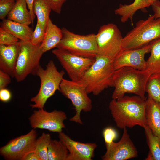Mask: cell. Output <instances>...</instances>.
I'll return each instance as SVG.
<instances>
[{"label": "cell", "mask_w": 160, "mask_h": 160, "mask_svg": "<svg viewBox=\"0 0 160 160\" xmlns=\"http://www.w3.org/2000/svg\"><path fill=\"white\" fill-rule=\"evenodd\" d=\"M158 39H160V18L150 15L146 19L138 21L135 27L123 37L122 50L140 48Z\"/></svg>", "instance_id": "4"}, {"label": "cell", "mask_w": 160, "mask_h": 160, "mask_svg": "<svg viewBox=\"0 0 160 160\" xmlns=\"http://www.w3.org/2000/svg\"><path fill=\"white\" fill-rule=\"evenodd\" d=\"M157 0H151V1H152V4H153L154 2H155Z\"/></svg>", "instance_id": "38"}, {"label": "cell", "mask_w": 160, "mask_h": 160, "mask_svg": "<svg viewBox=\"0 0 160 160\" xmlns=\"http://www.w3.org/2000/svg\"><path fill=\"white\" fill-rule=\"evenodd\" d=\"M96 37L97 55L113 60L122 50L123 37L118 26L113 23L104 25L100 28Z\"/></svg>", "instance_id": "9"}, {"label": "cell", "mask_w": 160, "mask_h": 160, "mask_svg": "<svg viewBox=\"0 0 160 160\" xmlns=\"http://www.w3.org/2000/svg\"><path fill=\"white\" fill-rule=\"evenodd\" d=\"M45 31L46 30L37 22L35 29L31 36V42L35 45L41 44L44 38Z\"/></svg>", "instance_id": "29"}, {"label": "cell", "mask_w": 160, "mask_h": 160, "mask_svg": "<svg viewBox=\"0 0 160 160\" xmlns=\"http://www.w3.org/2000/svg\"><path fill=\"white\" fill-rule=\"evenodd\" d=\"M50 6L52 11L57 14L61 11L63 4L67 0H46Z\"/></svg>", "instance_id": "32"}, {"label": "cell", "mask_w": 160, "mask_h": 160, "mask_svg": "<svg viewBox=\"0 0 160 160\" xmlns=\"http://www.w3.org/2000/svg\"><path fill=\"white\" fill-rule=\"evenodd\" d=\"M61 30L62 38L57 46V48L83 57L95 58L97 55L96 34L79 35L65 28H63Z\"/></svg>", "instance_id": "6"}, {"label": "cell", "mask_w": 160, "mask_h": 160, "mask_svg": "<svg viewBox=\"0 0 160 160\" xmlns=\"http://www.w3.org/2000/svg\"><path fill=\"white\" fill-rule=\"evenodd\" d=\"M155 18H160V1L157 0L151 5Z\"/></svg>", "instance_id": "35"}, {"label": "cell", "mask_w": 160, "mask_h": 160, "mask_svg": "<svg viewBox=\"0 0 160 160\" xmlns=\"http://www.w3.org/2000/svg\"><path fill=\"white\" fill-rule=\"evenodd\" d=\"M145 117L148 126L160 139V106L149 97L146 101Z\"/></svg>", "instance_id": "17"}, {"label": "cell", "mask_w": 160, "mask_h": 160, "mask_svg": "<svg viewBox=\"0 0 160 160\" xmlns=\"http://www.w3.org/2000/svg\"><path fill=\"white\" fill-rule=\"evenodd\" d=\"M1 27L23 41H30L33 32L32 28L29 25L7 19L2 20Z\"/></svg>", "instance_id": "20"}, {"label": "cell", "mask_w": 160, "mask_h": 160, "mask_svg": "<svg viewBox=\"0 0 160 160\" xmlns=\"http://www.w3.org/2000/svg\"><path fill=\"white\" fill-rule=\"evenodd\" d=\"M151 54L146 61V70L150 76L160 73V39L154 40L150 43Z\"/></svg>", "instance_id": "22"}, {"label": "cell", "mask_w": 160, "mask_h": 160, "mask_svg": "<svg viewBox=\"0 0 160 160\" xmlns=\"http://www.w3.org/2000/svg\"><path fill=\"white\" fill-rule=\"evenodd\" d=\"M146 100L138 95L124 96L118 100L112 99L109 108L117 126L123 129L139 125L148 127L145 117Z\"/></svg>", "instance_id": "1"}, {"label": "cell", "mask_w": 160, "mask_h": 160, "mask_svg": "<svg viewBox=\"0 0 160 160\" xmlns=\"http://www.w3.org/2000/svg\"><path fill=\"white\" fill-rule=\"evenodd\" d=\"M151 0H135L132 4H120L118 8L114 11L115 14L121 17V21L125 23L130 20L133 25V18L136 12L140 9L148 8L152 4Z\"/></svg>", "instance_id": "18"}, {"label": "cell", "mask_w": 160, "mask_h": 160, "mask_svg": "<svg viewBox=\"0 0 160 160\" xmlns=\"http://www.w3.org/2000/svg\"><path fill=\"white\" fill-rule=\"evenodd\" d=\"M60 140L67 147L69 153L67 160H92L97 147L95 143L74 141L63 132L58 133Z\"/></svg>", "instance_id": "15"}, {"label": "cell", "mask_w": 160, "mask_h": 160, "mask_svg": "<svg viewBox=\"0 0 160 160\" xmlns=\"http://www.w3.org/2000/svg\"><path fill=\"white\" fill-rule=\"evenodd\" d=\"M65 74L63 71H59L53 61L50 60L44 69L40 65L36 75L40 78L41 84L39 90L31 101L33 104L30 105L33 108H44L47 100L57 90H60V85Z\"/></svg>", "instance_id": "5"}, {"label": "cell", "mask_w": 160, "mask_h": 160, "mask_svg": "<svg viewBox=\"0 0 160 160\" xmlns=\"http://www.w3.org/2000/svg\"><path fill=\"white\" fill-rule=\"evenodd\" d=\"M19 42L20 51L15 76L18 82L23 81L29 74L36 75L44 53L41 44L35 45L30 41Z\"/></svg>", "instance_id": "7"}, {"label": "cell", "mask_w": 160, "mask_h": 160, "mask_svg": "<svg viewBox=\"0 0 160 160\" xmlns=\"http://www.w3.org/2000/svg\"><path fill=\"white\" fill-rule=\"evenodd\" d=\"M12 97V95L9 90L6 88L0 89V100L4 102L9 101Z\"/></svg>", "instance_id": "34"}, {"label": "cell", "mask_w": 160, "mask_h": 160, "mask_svg": "<svg viewBox=\"0 0 160 160\" xmlns=\"http://www.w3.org/2000/svg\"><path fill=\"white\" fill-rule=\"evenodd\" d=\"M71 80L79 82L95 60V58L83 57L57 48L52 51Z\"/></svg>", "instance_id": "10"}, {"label": "cell", "mask_w": 160, "mask_h": 160, "mask_svg": "<svg viewBox=\"0 0 160 160\" xmlns=\"http://www.w3.org/2000/svg\"><path fill=\"white\" fill-rule=\"evenodd\" d=\"M37 133L34 129L27 134L10 140L0 148V154L5 159L23 160L29 153L33 151Z\"/></svg>", "instance_id": "11"}, {"label": "cell", "mask_w": 160, "mask_h": 160, "mask_svg": "<svg viewBox=\"0 0 160 160\" xmlns=\"http://www.w3.org/2000/svg\"><path fill=\"white\" fill-rule=\"evenodd\" d=\"M23 160H41L39 156L34 151L28 153Z\"/></svg>", "instance_id": "37"}, {"label": "cell", "mask_w": 160, "mask_h": 160, "mask_svg": "<svg viewBox=\"0 0 160 160\" xmlns=\"http://www.w3.org/2000/svg\"><path fill=\"white\" fill-rule=\"evenodd\" d=\"M66 119V115L63 111L55 110L48 112L41 108L34 111L28 119L33 129H44L59 133L65 128L63 122Z\"/></svg>", "instance_id": "12"}, {"label": "cell", "mask_w": 160, "mask_h": 160, "mask_svg": "<svg viewBox=\"0 0 160 160\" xmlns=\"http://www.w3.org/2000/svg\"><path fill=\"white\" fill-rule=\"evenodd\" d=\"M106 151L102 156L103 160H126L137 156L138 152L132 141L126 128L120 140L105 144Z\"/></svg>", "instance_id": "13"}, {"label": "cell", "mask_w": 160, "mask_h": 160, "mask_svg": "<svg viewBox=\"0 0 160 160\" xmlns=\"http://www.w3.org/2000/svg\"><path fill=\"white\" fill-rule=\"evenodd\" d=\"M149 149L147 160H160V139L148 126L144 129Z\"/></svg>", "instance_id": "25"}, {"label": "cell", "mask_w": 160, "mask_h": 160, "mask_svg": "<svg viewBox=\"0 0 160 160\" xmlns=\"http://www.w3.org/2000/svg\"><path fill=\"white\" fill-rule=\"evenodd\" d=\"M20 51V44L6 45L0 44V69L15 78L17 60Z\"/></svg>", "instance_id": "16"}, {"label": "cell", "mask_w": 160, "mask_h": 160, "mask_svg": "<svg viewBox=\"0 0 160 160\" xmlns=\"http://www.w3.org/2000/svg\"><path fill=\"white\" fill-rule=\"evenodd\" d=\"M25 0L28 9L31 15L32 23H33L34 19L35 18V15L34 14L33 11V4L34 0Z\"/></svg>", "instance_id": "36"}, {"label": "cell", "mask_w": 160, "mask_h": 160, "mask_svg": "<svg viewBox=\"0 0 160 160\" xmlns=\"http://www.w3.org/2000/svg\"><path fill=\"white\" fill-rule=\"evenodd\" d=\"M150 76L146 70L124 67L116 70L114 74L112 99L118 100L126 93H132L146 99L145 87Z\"/></svg>", "instance_id": "2"}, {"label": "cell", "mask_w": 160, "mask_h": 160, "mask_svg": "<svg viewBox=\"0 0 160 160\" xmlns=\"http://www.w3.org/2000/svg\"><path fill=\"white\" fill-rule=\"evenodd\" d=\"M69 151L60 140H51L48 147V160H67Z\"/></svg>", "instance_id": "24"}, {"label": "cell", "mask_w": 160, "mask_h": 160, "mask_svg": "<svg viewBox=\"0 0 160 160\" xmlns=\"http://www.w3.org/2000/svg\"><path fill=\"white\" fill-rule=\"evenodd\" d=\"M25 0H15V4L7 15V19L29 25L32 23L31 13Z\"/></svg>", "instance_id": "21"}, {"label": "cell", "mask_w": 160, "mask_h": 160, "mask_svg": "<svg viewBox=\"0 0 160 160\" xmlns=\"http://www.w3.org/2000/svg\"><path fill=\"white\" fill-rule=\"evenodd\" d=\"M11 77L9 74L0 70V89L6 88L10 83Z\"/></svg>", "instance_id": "33"}, {"label": "cell", "mask_w": 160, "mask_h": 160, "mask_svg": "<svg viewBox=\"0 0 160 160\" xmlns=\"http://www.w3.org/2000/svg\"></svg>", "instance_id": "39"}, {"label": "cell", "mask_w": 160, "mask_h": 160, "mask_svg": "<svg viewBox=\"0 0 160 160\" xmlns=\"http://www.w3.org/2000/svg\"><path fill=\"white\" fill-rule=\"evenodd\" d=\"M18 39L2 28H0V44L10 45L18 42Z\"/></svg>", "instance_id": "28"}, {"label": "cell", "mask_w": 160, "mask_h": 160, "mask_svg": "<svg viewBox=\"0 0 160 160\" xmlns=\"http://www.w3.org/2000/svg\"><path fill=\"white\" fill-rule=\"evenodd\" d=\"M105 144L110 143L115 139L117 137L116 131L111 127H108L103 132Z\"/></svg>", "instance_id": "31"}, {"label": "cell", "mask_w": 160, "mask_h": 160, "mask_svg": "<svg viewBox=\"0 0 160 160\" xmlns=\"http://www.w3.org/2000/svg\"><path fill=\"white\" fill-rule=\"evenodd\" d=\"M93 64L79 81L85 87L88 94L99 95L105 89L113 87V78L115 71L113 60L97 55Z\"/></svg>", "instance_id": "3"}, {"label": "cell", "mask_w": 160, "mask_h": 160, "mask_svg": "<svg viewBox=\"0 0 160 160\" xmlns=\"http://www.w3.org/2000/svg\"><path fill=\"white\" fill-rule=\"evenodd\" d=\"M60 91L71 100L75 108L76 114L69 119L70 121L82 124L81 112H89L92 108V101L88 95L85 87L79 82L63 78L60 84Z\"/></svg>", "instance_id": "8"}, {"label": "cell", "mask_w": 160, "mask_h": 160, "mask_svg": "<svg viewBox=\"0 0 160 160\" xmlns=\"http://www.w3.org/2000/svg\"><path fill=\"white\" fill-rule=\"evenodd\" d=\"M51 8L46 0H34L33 11L36 16L37 22L45 30Z\"/></svg>", "instance_id": "23"}, {"label": "cell", "mask_w": 160, "mask_h": 160, "mask_svg": "<svg viewBox=\"0 0 160 160\" xmlns=\"http://www.w3.org/2000/svg\"><path fill=\"white\" fill-rule=\"evenodd\" d=\"M145 92L160 106V73L151 75L147 82Z\"/></svg>", "instance_id": "26"}, {"label": "cell", "mask_w": 160, "mask_h": 160, "mask_svg": "<svg viewBox=\"0 0 160 160\" xmlns=\"http://www.w3.org/2000/svg\"><path fill=\"white\" fill-rule=\"evenodd\" d=\"M51 140L50 134L43 132L37 139L34 150L41 160H48V147Z\"/></svg>", "instance_id": "27"}, {"label": "cell", "mask_w": 160, "mask_h": 160, "mask_svg": "<svg viewBox=\"0 0 160 160\" xmlns=\"http://www.w3.org/2000/svg\"><path fill=\"white\" fill-rule=\"evenodd\" d=\"M149 43L141 48L121 50L113 60L115 70L124 67H129L140 70H145L146 54L150 52Z\"/></svg>", "instance_id": "14"}, {"label": "cell", "mask_w": 160, "mask_h": 160, "mask_svg": "<svg viewBox=\"0 0 160 160\" xmlns=\"http://www.w3.org/2000/svg\"><path fill=\"white\" fill-rule=\"evenodd\" d=\"M15 0H0V19L3 20L12 10Z\"/></svg>", "instance_id": "30"}, {"label": "cell", "mask_w": 160, "mask_h": 160, "mask_svg": "<svg viewBox=\"0 0 160 160\" xmlns=\"http://www.w3.org/2000/svg\"><path fill=\"white\" fill-rule=\"evenodd\" d=\"M62 36L61 29L53 24L49 18L47 24L44 38L41 44L44 53L57 47Z\"/></svg>", "instance_id": "19"}]
</instances>
